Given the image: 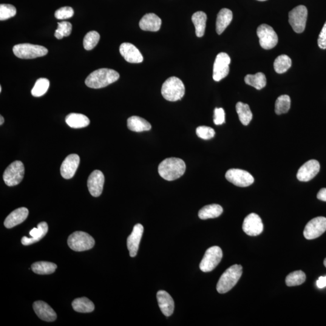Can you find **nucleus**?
<instances>
[{"mask_svg": "<svg viewBox=\"0 0 326 326\" xmlns=\"http://www.w3.org/2000/svg\"><path fill=\"white\" fill-rule=\"evenodd\" d=\"M186 169V164L183 160L178 158H168L160 164L158 173L163 179L171 181L182 177Z\"/></svg>", "mask_w": 326, "mask_h": 326, "instance_id": "obj_1", "label": "nucleus"}, {"mask_svg": "<svg viewBox=\"0 0 326 326\" xmlns=\"http://www.w3.org/2000/svg\"><path fill=\"white\" fill-rule=\"evenodd\" d=\"M120 75L116 71L101 69L95 71L88 76L86 80L87 87L99 89L106 87L118 80Z\"/></svg>", "mask_w": 326, "mask_h": 326, "instance_id": "obj_2", "label": "nucleus"}, {"mask_svg": "<svg viewBox=\"0 0 326 326\" xmlns=\"http://www.w3.org/2000/svg\"><path fill=\"white\" fill-rule=\"evenodd\" d=\"M242 274V266L234 265L229 267L221 276L217 289L218 293L225 294L230 291L239 281Z\"/></svg>", "mask_w": 326, "mask_h": 326, "instance_id": "obj_3", "label": "nucleus"}, {"mask_svg": "<svg viewBox=\"0 0 326 326\" xmlns=\"http://www.w3.org/2000/svg\"><path fill=\"white\" fill-rule=\"evenodd\" d=\"M161 94L166 100L176 102L181 100L185 94V87L179 78H169L164 82L161 88Z\"/></svg>", "mask_w": 326, "mask_h": 326, "instance_id": "obj_4", "label": "nucleus"}, {"mask_svg": "<svg viewBox=\"0 0 326 326\" xmlns=\"http://www.w3.org/2000/svg\"><path fill=\"white\" fill-rule=\"evenodd\" d=\"M67 243L72 250L80 252L93 248L95 245V240L86 232L75 231L69 237Z\"/></svg>", "mask_w": 326, "mask_h": 326, "instance_id": "obj_5", "label": "nucleus"}, {"mask_svg": "<svg viewBox=\"0 0 326 326\" xmlns=\"http://www.w3.org/2000/svg\"><path fill=\"white\" fill-rule=\"evenodd\" d=\"M13 52L16 57L29 59L46 55L48 50L42 45L26 43L15 45L13 48Z\"/></svg>", "mask_w": 326, "mask_h": 326, "instance_id": "obj_6", "label": "nucleus"}, {"mask_svg": "<svg viewBox=\"0 0 326 326\" xmlns=\"http://www.w3.org/2000/svg\"><path fill=\"white\" fill-rule=\"evenodd\" d=\"M223 256L222 249L219 246H214L206 251L201 260L200 268L204 273L214 270L219 265Z\"/></svg>", "mask_w": 326, "mask_h": 326, "instance_id": "obj_7", "label": "nucleus"}, {"mask_svg": "<svg viewBox=\"0 0 326 326\" xmlns=\"http://www.w3.org/2000/svg\"><path fill=\"white\" fill-rule=\"evenodd\" d=\"M24 172L23 163L20 161H14L5 170L3 174L5 184L9 187L18 185L23 179Z\"/></svg>", "mask_w": 326, "mask_h": 326, "instance_id": "obj_8", "label": "nucleus"}, {"mask_svg": "<svg viewBox=\"0 0 326 326\" xmlns=\"http://www.w3.org/2000/svg\"><path fill=\"white\" fill-rule=\"evenodd\" d=\"M308 9L305 5H300L289 12V22L297 33L304 32L308 19Z\"/></svg>", "mask_w": 326, "mask_h": 326, "instance_id": "obj_9", "label": "nucleus"}, {"mask_svg": "<svg viewBox=\"0 0 326 326\" xmlns=\"http://www.w3.org/2000/svg\"><path fill=\"white\" fill-rule=\"evenodd\" d=\"M257 35L259 38L260 46L265 50H270L276 46L278 36L270 25L263 24L257 28Z\"/></svg>", "mask_w": 326, "mask_h": 326, "instance_id": "obj_10", "label": "nucleus"}, {"mask_svg": "<svg viewBox=\"0 0 326 326\" xmlns=\"http://www.w3.org/2000/svg\"><path fill=\"white\" fill-rule=\"evenodd\" d=\"M226 179L234 185L245 188L254 183V178L249 172L239 169L228 170L225 174Z\"/></svg>", "mask_w": 326, "mask_h": 326, "instance_id": "obj_11", "label": "nucleus"}, {"mask_svg": "<svg viewBox=\"0 0 326 326\" xmlns=\"http://www.w3.org/2000/svg\"><path fill=\"white\" fill-rule=\"evenodd\" d=\"M230 63L231 59L228 54L223 52L218 54L214 65L213 78L214 81L219 82L228 76Z\"/></svg>", "mask_w": 326, "mask_h": 326, "instance_id": "obj_12", "label": "nucleus"}, {"mask_svg": "<svg viewBox=\"0 0 326 326\" xmlns=\"http://www.w3.org/2000/svg\"><path fill=\"white\" fill-rule=\"evenodd\" d=\"M326 231V217H320L314 218L306 225L303 234L306 239H316Z\"/></svg>", "mask_w": 326, "mask_h": 326, "instance_id": "obj_13", "label": "nucleus"}, {"mask_svg": "<svg viewBox=\"0 0 326 326\" xmlns=\"http://www.w3.org/2000/svg\"><path fill=\"white\" fill-rule=\"evenodd\" d=\"M242 229L248 236H257L262 233L263 225L261 218L256 214L248 215L243 220Z\"/></svg>", "mask_w": 326, "mask_h": 326, "instance_id": "obj_14", "label": "nucleus"}, {"mask_svg": "<svg viewBox=\"0 0 326 326\" xmlns=\"http://www.w3.org/2000/svg\"><path fill=\"white\" fill-rule=\"evenodd\" d=\"M320 165L318 161L311 160L300 167L297 172V179L303 182H307L319 174Z\"/></svg>", "mask_w": 326, "mask_h": 326, "instance_id": "obj_15", "label": "nucleus"}, {"mask_svg": "<svg viewBox=\"0 0 326 326\" xmlns=\"http://www.w3.org/2000/svg\"><path fill=\"white\" fill-rule=\"evenodd\" d=\"M105 177L103 173L99 170L93 171L88 179V188L94 197H99L103 192Z\"/></svg>", "mask_w": 326, "mask_h": 326, "instance_id": "obj_16", "label": "nucleus"}, {"mask_svg": "<svg viewBox=\"0 0 326 326\" xmlns=\"http://www.w3.org/2000/svg\"><path fill=\"white\" fill-rule=\"evenodd\" d=\"M80 163V157L77 154H71L65 158L61 167V174L65 179H71L75 175Z\"/></svg>", "mask_w": 326, "mask_h": 326, "instance_id": "obj_17", "label": "nucleus"}, {"mask_svg": "<svg viewBox=\"0 0 326 326\" xmlns=\"http://www.w3.org/2000/svg\"><path fill=\"white\" fill-rule=\"evenodd\" d=\"M143 231V226L140 223H137L134 226L132 233L127 237V246L131 257H135L137 254Z\"/></svg>", "mask_w": 326, "mask_h": 326, "instance_id": "obj_18", "label": "nucleus"}, {"mask_svg": "<svg viewBox=\"0 0 326 326\" xmlns=\"http://www.w3.org/2000/svg\"><path fill=\"white\" fill-rule=\"evenodd\" d=\"M121 55L129 63L138 64L143 61V56L134 45L124 42L120 46Z\"/></svg>", "mask_w": 326, "mask_h": 326, "instance_id": "obj_19", "label": "nucleus"}, {"mask_svg": "<svg viewBox=\"0 0 326 326\" xmlns=\"http://www.w3.org/2000/svg\"><path fill=\"white\" fill-rule=\"evenodd\" d=\"M33 308L37 316L43 321L52 322L57 319L55 311L44 302H35L33 303Z\"/></svg>", "mask_w": 326, "mask_h": 326, "instance_id": "obj_20", "label": "nucleus"}, {"mask_svg": "<svg viewBox=\"0 0 326 326\" xmlns=\"http://www.w3.org/2000/svg\"><path fill=\"white\" fill-rule=\"evenodd\" d=\"M49 226L46 222L39 223L37 228H34L30 231V235L32 237L24 236L22 238V244L28 246L39 242L47 234Z\"/></svg>", "mask_w": 326, "mask_h": 326, "instance_id": "obj_21", "label": "nucleus"}, {"mask_svg": "<svg viewBox=\"0 0 326 326\" xmlns=\"http://www.w3.org/2000/svg\"><path fill=\"white\" fill-rule=\"evenodd\" d=\"M157 298L158 305L164 316H172L175 308L174 301L172 297L167 292L160 291L157 293Z\"/></svg>", "mask_w": 326, "mask_h": 326, "instance_id": "obj_22", "label": "nucleus"}, {"mask_svg": "<svg viewBox=\"0 0 326 326\" xmlns=\"http://www.w3.org/2000/svg\"><path fill=\"white\" fill-rule=\"evenodd\" d=\"M28 215H29V211L27 208L17 209L5 218L4 226L7 228H12L23 222L27 219Z\"/></svg>", "mask_w": 326, "mask_h": 326, "instance_id": "obj_23", "label": "nucleus"}, {"mask_svg": "<svg viewBox=\"0 0 326 326\" xmlns=\"http://www.w3.org/2000/svg\"><path fill=\"white\" fill-rule=\"evenodd\" d=\"M161 19L155 13H147L141 19L139 25L140 29L150 32H158L160 29Z\"/></svg>", "mask_w": 326, "mask_h": 326, "instance_id": "obj_24", "label": "nucleus"}, {"mask_svg": "<svg viewBox=\"0 0 326 326\" xmlns=\"http://www.w3.org/2000/svg\"><path fill=\"white\" fill-rule=\"evenodd\" d=\"M232 19V12L228 8H223L218 13L216 23V30L218 35H220L226 29Z\"/></svg>", "mask_w": 326, "mask_h": 326, "instance_id": "obj_25", "label": "nucleus"}, {"mask_svg": "<svg viewBox=\"0 0 326 326\" xmlns=\"http://www.w3.org/2000/svg\"><path fill=\"white\" fill-rule=\"evenodd\" d=\"M65 121L72 128H83L89 125L90 120L86 115L78 113H71L65 118Z\"/></svg>", "mask_w": 326, "mask_h": 326, "instance_id": "obj_26", "label": "nucleus"}, {"mask_svg": "<svg viewBox=\"0 0 326 326\" xmlns=\"http://www.w3.org/2000/svg\"><path fill=\"white\" fill-rule=\"evenodd\" d=\"M127 127L132 131L140 132L151 129V124L148 121L138 116H132L127 119Z\"/></svg>", "mask_w": 326, "mask_h": 326, "instance_id": "obj_27", "label": "nucleus"}, {"mask_svg": "<svg viewBox=\"0 0 326 326\" xmlns=\"http://www.w3.org/2000/svg\"><path fill=\"white\" fill-rule=\"evenodd\" d=\"M223 212L222 207L218 204H211L204 206L198 213V217L201 219H213L220 216Z\"/></svg>", "mask_w": 326, "mask_h": 326, "instance_id": "obj_28", "label": "nucleus"}, {"mask_svg": "<svg viewBox=\"0 0 326 326\" xmlns=\"http://www.w3.org/2000/svg\"><path fill=\"white\" fill-rule=\"evenodd\" d=\"M207 19L208 16L206 13L202 11L195 12L192 15V20L195 25L196 35L199 38L205 34Z\"/></svg>", "mask_w": 326, "mask_h": 326, "instance_id": "obj_29", "label": "nucleus"}, {"mask_svg": "<svg viewBox=\"0 0 326 326\" xmlns=\"http://www.w3.org/2000/svg\"><path fill=\"white\" fill-rule=\"evenodd\" d=\"M72 307L74 310L81 313H92L95 308L94 303L86 297L78 298L74 300Z\"/></svg>", "mask_w": 326, "mask_h": 326, "instance_id": "obj_30", "label": "nucleus"}, {"mask_svg": "<svg viewBox=\"0 0 326 326\" xmlns=\"http://www.w3.org/2000/svg\"><path fill=\"white\" fill-rule=\"evenodd\" d=\"M34 273L39 275H47L55 273L57 265L49 262H38L34 263L31 266Z\"/></svg>", "mask_w": 326, "mask_h": 326, "instance_id": "obj_31", "label": "nucleus"}, {"mask_svg": "<svg viewBox=\"0 0 326 326\" xmlns=\"http://www.w3.org/2000/svg\"><path fill=\"white\" fill-rule=\"evenodd\" d=\"M236 111L240 122L243 125L247 126L253 118V114L248 104L238 102L236 106Z\"/></svg>", "mask_w": 326, "mask_h": 326, "instance_id": "obj_32", "label": "nucleus"}, {"mask_svg": "<svg viewBox=\"0 0 326 326\" xmlns=\"http://www.w3.org/2000/svg\"><path fill=\"white\" fill-rule=\"evenodd\" d=\"M245 83L259 90L263 89L266 85V79L264 74L257 73L256 75H248L245 78Z\"/></svg>", "mask_w": 326, "mask_h": 326, "instance_id": "obj_33", "label": "nucleus"}, {"mask_svg": "<svg viewBox=\"0 0 326 326\" xmlns=\"http://www.w3.org/2000/svg\"><path fill=\"white\" fill-rule=\"evenodd\" d=\"M292 65L291 59L288 56L282 55L278 56L275 59L274 68L276 73L279 74L284 73L290 69Z\"/></svg>", "mask_w": 326, "mask_h": 326, "instance_id": "obj_34", "label": "nucleus"}, {"mask_svg": "<svg viewBox=\"0 0 326 326\" xmlns=\"http://www.w3.org/2000/svg\"><path fill=\"white\" fill-rule=\"evenodd\" d=\"M291 98L288 95H282L278 98L275 104V112L277 115L285 114L290 110Z\"/></svg>", "mask_w": 326, "mask_h": 326, "instance_id": "obj_35", "label": "nucleus"}, {"mask_svg": "<svg viewBox=\"0 0 326 326\" xmlns=\"http://www.w3.org/2000/svg\"><path fill=\"white\" fill-rule=\"evenodd\" d=\"M50 87V82L46 78H40L36 81L31 93L34 97H41L47 92Z\"/></svg>", "mask_w": 326, "mask_h": 326, "instance_id": "obj_36", "label": "nucleus"}, {"mask_svg": "<svg viewBox=\"0 0 326 326\" xmlns=\"http://www.w3.org/2000/svg\"><path fill=\"white\" fill-rule=\"evenodd\" d=\"M306 280V274L302 271H296L289 274L286 278V284L288 286H299Z\"/></svg>", "mask_w": 326, "mask_h": 326, "instance_id": "obj_37", "label": "nucleus"}, {"mask_svg": "<svg viewBox=\"0 0 326 326\" xmlns=\"http://www.w3.org/2000/svg\"><path fill=\"white\" fill-rule=\"evenodd\" d=\"M101 36L96 31H91L87 33L84 39V47L87 50H92L98 45Z\"/></svg>", "mask_w": 326, "mask_h": 326, "instance_id": "obj_38", "label": "nucleus"}, {"mask_svg": "<svg viewBox=\"0 0 326 326\" xmlns=\"http://www.w3.org/2000/svg\"><path fill=\"white\" fill-rule=\"evenodd\" d=\"M72 30V25L69 22L62 21L58 22V29L56 30L55 36L58 39L70 35Z\"/></svg>", "mask_w": 326, "mask_h": 326, "instance_id": "obj_39", "label": "nucleus"}, {"mask_svg": "<svg viewBox=\"0 0 326 326\" xmlns=\"http://www.w3.org/2000/svg\"><path fill=\"white\" fill-rule=\"evenodd\" d=\"M16 13V8L13 5L7 4L0 5V20H6L15 16Z\"/></svg>", "mask_w": 326, "mask_h": 326, "instance_id": "obj_40", "label": "nucleus"}, {"mask_svg": "<svg viewBox=\"0 0 326 326\" xmlns=\"http://www.w3.org/2000/svg\"><path fill=\"white\" fill-rule=\"evenodd\" d=\"M196 132L198 137L203 139V140H209L214 138L215 135V130L211 127L201 126L198 127Z\"/></svg>", "mask_w": 326, "mask_h": 326, "instance_id": "obj_41", "label": "nucleus"}, {"mask_svg": "<svg viewBox=\"0 0 326 326\" xmlns=\"http://www.w3.org/2000/svg\"><path fill=\"white\" fill-rule=\"evenodd\" d=\"M74 10L71 7H63L56 11L55 16L58 19H66L72 18Z\"/></svg>", "mask_w": 326, "mask_h": 326, "instance_id": "obj_42", "label": "nucleus"}, {"mask_svg": "<svg viewBox=\"0 0 326 326\" xmlns=\"http://www.w3.org/2000/svg\"><path fill=\"white\" fill-rule=\"evenodd\" d=\"M225 114L224 110L222 108L215 109L214 110V121L217 125H220L225 123Z\"/></svg>", "mask_w": 326, "mask_h": 326, "instance_id": "obj_43", "label": "nucleus"}, {"mask_svg": "<svg viewBox=\"0 0 326 326\" xmlns=\"http://www.w3.org/2000/svg\"><path fill=\"white\" fill-rule=\"evenodd\" d=\"M318 45L320 49H326V22L320 33Z\"/></svg>", "mask_w": 326, "mask_h": 326, "instance_id": "obj_44", "label": "nucleus"}, {"mask_svg": "<svg viewBox=\"0 0 326 326\" xmlns=\"http://www.w3.org/2000/svg\"><path fill=\"white\" fill-rule=\"evenodd\" d=\"M317 285L320 289L324 288L326 286V276L320 277L317 282Z\"/></svg>", "mask_w": 326, "mask_h": 326, "instance_id": "obj_45", "label": "nucleus"}, {"mask_svg": "<svg viewBox=\"0 0 326 326\" xmlns=\"http://www.w3.org/2000/svg\"><path fill=\"white\" fill-rule=\"evenodd\" d=\"M317 198L320 200L326 202V188L320 190L318 194H317Z\"/></svg>", "mask_w": 326, "mask_h": 326, "instance_id": "obj_46", "label": "nucleus"}, {"mask_svg": "<svg viewBox=\"0 0 326 326\" xmlns=\"http://www.w3.org/2000/svg\"><path fill=\"white\" fill-rule=\"evenodd\" d=\"M0 125H2V124L4 122V117L2 115L0 116Z\"/></svg>", "mask_w": 326, "mask_h": 326, "instance_id": "obj_47", "label": "nucleus"}, {"mask_svg": "<svg viewBox=\"0 0 326 326\" xmlns=\"http://www.w3.org/2000/svg\"><path fill=\"white\" fill-rule=\"evenodd\" d=\"M324 265H325V266L326 267V259H325V261H324Z\"/></svg>", "mask_w": 326, "mask_h": 326, "instance_id": "obj_48", "label": "nucleus"}, {"mask_svg": "<svg viewBox=\"0 0 326 326\" xmlns=\"http://www.w3.org/2000/svg\"><path fill=\"white\" fill-rule=\"evenodd\" d=\"M257 1H267V0H257Z\"/></svg>", "mask_w": 326, "mask_h": 326, "instance_id": "obj_49", "label": "nucleus"}, {"mask_svg": "<svg viewBox=\"0 0 326 326\" xmlns=\"http://www.w3.org/2000/svg\"><path fill=\"white\" fill-rule=\"evenodd\" d=\"M1 91H2V88H1V87H0V92H1Z\"/></svg>", "mask_w": 326, "mask_h": 326, "instance_id": "obj_50", "label": "nucleus"}]
</instances>
